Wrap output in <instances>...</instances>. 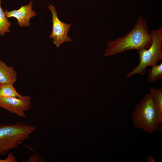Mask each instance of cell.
Returning a JSON list of instances; mask_svg holds the SVG:
<instances>
[{"instance_id":"30bf717a","label":"cell","mask_w":162,"mask_h":162,"mask_svg":"<svg viewBox=\"0 0 162 162\" xmlns=\"http://www.w3.org/2000/svg\"><path fill=\"white\" fill-rule=\"evenodd\" d=\"M147 81L148 82H154L162 78V62L152 67L148 70Z\"/></svg>"},{"instance_id":"52a82bcc","label":"cell","mask_w":162,"mask_h":162,"mask_svg":"<svg viewBox=\"0 0 162 162\" xmlns=\"http://www.w3.org/2000/svg\"><path fill=\"white\" fill-rule=\"evenodd\" d=\"M32 1H30L28 4L21 6L18 10H5V14L8 18L12 17L16 18L19 26H28L30 25V19L37 14L32 9Z\"/></svg>"},{"instance_id":"277c9868","label":"cell","mask_w":162,"mask_h":162,"mask_svg":"<svg viewBox=\"0 0 162 162\" xmlns=\"http://www.w3.org/2000/svg\"><path fill=\"white\" fill-rule=\"evenodd\" d=\"M35 130L34 126L22 122L0 125V156L17 147Z\"/></svg>"},{"instance_id":"2e32d148","label":"cell","mask_w":162,"mask_h":162,"mask_svg":"<svg viewBox=\"0 0 162 162\" xmlns=\"http://www.w3.org/2000/svg\"><path fill=\"white\" fill-rule=\"evenodd\" d=\"M1 84H0V88L1 87Z\"/></svg>"},{"instance_id":"e0dca14e","label":"cell","mask_w":162,"mask_h":162,"mask_svg":"<svg viewBox=\"0 0 162 162\" xmlns=\"http://www.w3.org/2000/svg\"><path fill=\"white\" fill-rule=\"evenodd\" d=\"M33 0H30V1H32Z\"/></svg>"},{"instance_id":"6da1fadb","label":"cell","mask_w":162,"mask_h":162,"mask_svg":"<svg viewBox=\"0 0 162 162\" xmlns=\"http://www.w3.org/2000/svg\"><path fill=\"white\" fill-rule=\"evenodd\" d=\"M146 21L139 16L131 31L123 37L109 42L103 57L112 56L132 50L148 49L151 45L152 38Z\"/></svg>"},{"instance_id":"ba28073f","label":"cell","mask_w":162,"mask_h":162,"mask_svg":"<svg viewBox=\"0 0 162 162\" xmlns=\"http://www.w3.org/2000/svg\"><path fill=\"white\" fill-rule=\"evenodd\" d=\"M17 73L14 68L8 66L2 60H0V84H14L16 81Z\"/></svg>"},{"instance_id":"8992f818","label":"cell","mask_w":162,"mask_h":162,"mask_svg":"<svg viewBox=\"0 0 162 162\" xmlns=\"http://www.w3.org/2000/svg\"><path fill=\"white\" fill-rule=\"evenodd\" d=\"M31 100V97L28 96H22L20 98L1 97L0 107L11 113L26 117L25 112L30 108Z\"/></svg>"},{"instance_id":"9a60e30c","label":"cell","mask_w":162,"mask_h":162,"mask_svg":"<svg viewBox=\"0 0 162 162\" xmlns=\"http://www.w3.org/2000/svg\"><path fill=\"white\" fill-rule=\"evenodd\" d=\"M146 161L148 162H155L154 158L151 155L147 156Z\"/></svg>"},{"instance_id":"7a4b0ae2","label":"cell","mask_w":162,"mask_h":162,"mask_svg":"<svg viewBox=\"0 0 162 162\" xmlns=\"http://www.w3.org/2000/svg\"><path fill=\"white\" fill-rule=\"evenodd\" d=\"M134 126L151 134L161 129L162 116L150 93L146 94L136 104L131 115Z\"/></svg>"},{"instance_id":"5b68a950","label":"cell","mask_w":162,"mask_h":162,"mask_svg":"<svg viewBox=\"0 0 162 162\" xmlns=\"http://www.w3.org/2000/svg\"><path fill=\"white\" fill-rule=\"evenodd\" d=\"M48 8L51 12L52 23V31L49 38L53 40V43L58 47L64 42L71 41V39L68 35V33L71 24L63 22L59 19L54 6L49 4Z\"/></svg>"},{"instance_id":"9c48e42d","label":"cell","mask_w":162,"mask_h":162,"mask_svg":"<svg viewBox=\"0 0 162 162\" xmlns=\"http://www.w3.org/2000/svg\"><path fill=\"white\" fill-rule=\"evenodd\" d=\"M13 84L7 83L1 85L0 88V97H21L22 96L16 92Z\"/></svg>"},{"instance_id":"ac0fdd59","label":"cell","mask_w":162,"mask_h":162,"mask_svg":"<svg viewBox=\"0 0 162 162\" xmlns=\"http://www.w3.org/2000/svg\"></svg>"},{"instance_id":"4fadbf2b","label":"cell","mask_w":162,"mask_h":162,"mask_svg":"<svg viewBox=\"0 0 162 162\" xmlns=\"http://www.w3.org/2000/svg\"><path fill=\"white\" fill-rule=\"evenodd\" d=\"M17 161L14 156V154L11 152H10L8 154L6 159H0V162H17Z\"/></svg>"},{"instance_id":"8fae6325","label":"cell","mask_w":162,"mask_h":162,"mask_svg":"<svg viewBox=\"0 0 162 162\" xmlns=\"http://www.w3.org/2000/svg\"><path fill=\"white\" fill-rule=\"evenodd\" d=\"M1 2L2 0H0V35L4 36L6 33H9L11 23L8 20L2 8Z\"/></svg>"},{"instance_id":"5bb4252c","label":"cell","mask_w":162,"mask_h":162,"mask_svg":"<svg viewBox=\"0 0 162 162\" xmlns=\"http://www.w3.org/2000/svg\"><path fill=\"white\" fill-rule=\"evenodd\" d=\"M40 156L36 154H34L29 159L28 162H38L40 161Z\"/></svg>"},{"instance_id":"3957f363","label":"cell","mask_w":162,"mask_h":162,"mask_svg":"<svg viewBox=\"0 0 162 162\" xmlns=\"http://www.w3.org/2000/svg\"><path fill=\"white\" fill-rule=\"evenodd\" d=\"M152 38L151 46L148 49L137 50L139 63L131 71L127 73L126 78L130 77L136 74L144 75L146 68L149 66L153 67L158 64L162 60V27L153 30L150 32Z\"/></svg>"},{"instance_id":"7c38bea8","label":"cell","mask_w":162,"mask_h":162,"mask_svg":"<svg viewBox=\"0 0 162 162\" xmlns=\"http://www.w3.org/2000/svg\"><path fill=\"white\" fill-rule=\"evenodd\" d=\"M154 102L159 112L162 116V88L159 87L157 88H152L150 90Z\"/></svg>"}]
</instances>
